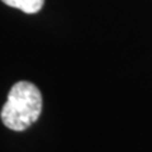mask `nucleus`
<instances>
[{"instance_id":"nucleus-1","label":"nucleus","mask_w":152,"mask_h":152,"mask_svg":"<svg viewBox=\"0 0 152 152\" xmlns=\"http://www.w3.org/2000/svg\"><path fill=\"white\" fill-rule=\"evenodd\" d=\"M42 112V95L36 85L19 81L13 85L1 109V121L13 131H24L34 123Z\"/></svg>"},{"instance_id":"nucleus-2","label":"nucleus","mask_w":152,"mask_h":152,"mask_svg":"<svg viewBox=\"0 0 152 152\" xmlns=\"http://www.w3.org/2000/svg\"><path fill=\"white\" fill-rule=\"evenodd\" d=\"M1 1L9 7L20 9L27 14H34L39 12L45 4V0H1Z\"/></svg>"}]
</instances>
